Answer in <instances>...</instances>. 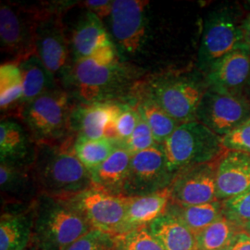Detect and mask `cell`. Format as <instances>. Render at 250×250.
Listing matches in <instances>:
<instances>
[{
    "instance_id": "8d00e7d4",
    "label": "cell",
    "mask_w": 250,
    "mask_h": 250,
    "mask_svg": "<svg viewBox=\"0 0 250 250\" xmlns=\"http://www.w3.org/2000/svg\"><path fill=\"white\" fill-rule=\"evenodd\" d=\"M83 6L86 8V10L88 12L94 13L100 20H103L105 18H109L112 9V1L87 0L83 2Z\"/></svg>"
},
{
    "instance_id": "d6986e66",
    "label": "cell",
    "mask_w": 250,
    "mask_h": 250,
    "mask_svg": "<svg viewBox=\"0 0 250 250\" xmlns=\"http://www.w3.org/2000/svg\"><path fill=\"white\" fill-rule=\"evenodd\" d=\"M70 42L73 61L97 57L116 49L102 20L88 11L74 27Z\"/></svg>"
},
{
    "instance_id": "b9f144b4",
    "label": "cell",
    "mask_w": 250,
    "mask_h": 250,
    "mask_svg": "<svg viewBox=\"0 0 250 250\" xmlns=\"http://www.w3.org/2000/svg\"><path fill=\"white\" fill-rule=\"evenodd\" d=\"M247 88H248V90H249V92H250V80H249V83H248V85H247Z\"/></svg>"
},
{
    "instance_id": "603a6c76",
    "label": "cell",
    "mask_w": 250,
    "mask_h": 250,
    "mask_svg": "<svg viewBox=\"0 0 250 250\" xmlns=\"http://www.w3.org/2000/svg\"><path fill=\"white\" fill-rule=\"evenodd\" d=\"M131 159L132 154L119 146L101 165L90 172L93 188L124 196Z\"/></svg>"
},
{
    "instance_id": "4fadbf2b",
    "label": "cell",
    "mask_w": 250,
    "mask_h": 250,
    "mask_svg": "<svg viewBox=\"0 0 250 250\" xmlns=\"http://www.w3.org/2000/svg\"><path fill=\"white\" fill-rule=\"evenodd\" d=\"M244 42L242 24L227 11L207 19L198 51V66L206 74L216 63Z\"/></svg>"
},
{
    "instance_id": "4dcf8cb0",
    "label": "cell",
    "mask_w": 250,
    "mask_h": 250,
    "mask_svg": "<svg viewBox=\"0 0 250 250\" xmlns=\"http://www.w3.org/2000/svg\"><path fill=\"white\" fill-rule=\"evenodd\" d=\"M114 250H165L147 227L114 235Z\"/></svg>"
},
{
    "instance_id": "277c9868",
    "label": "cell",
    "mask_w": 250,
    "mask_h": 250,
    "mask_svg": "<svg viewBox=\"0 0 250 250\" xmlns=\"http://www.w3.org/2000/svg\"><path fill=\"white\" fill-rule=\"evenodd\" d=\"M74 105L69 91L45 92L21 108V118L36 144L61 143L72 131Z\"/></svg>"
},
{
    "instance_id": "52a82bcc",
    "label": "cell",
    "mask_w": 250,
    "mask_h": 250,
    "mask_svg": "<svg viewBox=\"0 0 250 250\" xmlns=\"http://www.w3.org/2000/svg\"><path fill=\"white\" fill-rule=\"evenodd\" d=\"M36 53L58 83L65 86L72 69L71 42L65 35L59 11L40 9L36 34Z\"/></svg>"
},
{
    "instance_id": "f35d334b",
    "label": "cell",
    "mask_w": 250,
    "mask_h": 250,
    "mask_svg": "<svg viewBox=\"0 0 250 250\" xmlns=\"http://www.w3.org/2000/svg\"><path fill=\"white\" fill-rule=\"evenodd\" d=\"M242 30L244 35V42L250 46V14L245 19L242 23Z\"/></svg>"
},
{
    "instance_id": "ee69618b",
    "label": "cell",
    "mask_w": 250,
    "mask_h": 250,
    "mask_svg": "<svg viewBox=\"0 0 250 250\" xmlns=\"http://www.w3.org/2000/svg\"></svg>"
},
{
    "instance_id": "484cf974",
    "label": "cell",
    "mask_w": 250,
    "mask_h": 250,
    "mask_svg": "<svg viewBox=\"0 0 250 250\" xmlns=\"http://www.w3.org/2000/svg\"><path fill=\"white\" fill-rule=\"evenodd\" d=\"M131 102L136 107L139 115L149 126L155 141L159 145H163L180 125L154 100L145 96L137 88Z\"/></svg>"
},
{
    "instance_id": "ba28073f",
    "label": "cell",
    "mask_w": 250,
    "mask_h": 250,
    "mask_svg": "<svg viewBox=\"0 0 250 250\" xmlns=\"http://www.w3.org/2000/svg\"><path fill=\"white\" fill-rule=\"evenodd\" d=\"M147 8L148 2L143 0L112 1L111 40L122 60L143 51L148 31Z\"/></svg>"
},
{
    "instance_id": "d590c367",
    "label": "cell",
    "mask_w": 250,
    "mask_h": 250,
    "mask_svg": "<svg viewBox=\"0 0 250 250\" xmlns=\"http://www.w3.org/2000/svg\"><path fill=\"white\" fill-rule=\"evenodd\" d=\"M222 146L225 150L250 154V119L222 137Z\"/></svg>"
},
{
    "instance_id": "30bf717a",
    "label": "cell",
    "mask_w": 250,
    "mask_h": 250,
    "mask_svg": "<svg viewBox=\"0 0 250 250\" xmlns=\"http://www.w3.org/2000/svg\"><path fill=\"white\" fill-rule=\"evenodd\" d=\"M93 229L118 235L125 222L128 197L92 188L67 199Z\"/></svg>"
},
{
    "instance_id": "7a4b0ae2",
    "label": "cell",
    "mask_w": 250,
    "mask_h": 250,
    "mask_svg": "<svg viewBox=\"0 0 250 250\" xmlns=\"http://www.w3.org/2000/svg\"><path fill=\"white\" fill-rule=\"evenodd\" d=\"M32 170L39 194L69 199L93 187L89 170L74 154L70 139L36 144Z\"/></svg>"
},
{
    "instance_id": "d4e9b609",
    "label": "cell",
    "mask_w": 250,
    "mask_h": 250,
    "mask_svg": "<svg viewBox=\"0 0 250 250\" xmlns=\"http://www.w3.org/2000/svg\"><path fill=\"white\" fill-rule=\"evenodd\" d=\"M147 228L165 250H198L197 235L176 217L167 212Z\"/></svg>"
},
{
    "instance_id": "cb8c5ba5",
    "label": "cell",
    "mask_w": 250,
    "mask_h": 250,
    "mask_svg": "<svg viewBox=\"0 0 250 250\" xmlns=\"http://www.w3.org/2000/svg\"><path fill=\"white\" fill-rule=\"evenodd\" d=\"M13 62L18 64L22 77L23 94L21 100V107L45 92L61 87L36 52Z\"/></svg>"
},
{
    "instance_id": "ac0fdd59",
    "label": "cell",
    "mask_w": 250,
    "mask_h": 250,
    "mask_svg": "<svg viewBox=\"0 0 250 250\" xmlns=\"http://www.w3.org/2000/svg\"><path fill=\"white\" fill-rule=\"evenodd\" d=\"M0 188L3 207L32 205L39 195L32 164L0 162Z\"/></svg>"
},
{
    "instance_id": "8992f818",
    "label": "cell",
    "mask_w": 250,
    "mask_h": 250,
    "mask_svg": "<svg viewBox=\"0 0 250 250\" xmlns=\"http://www.w3.org/2000/svg\"><path fill=\"white\" fill-rule=\"evenodd\" d=\"M138 91L154 100L179 125L197 121V110L206 90L198 81L184 75H161Z\"/></svg>"
},
{
    "instance_id": "74e56055",
    "label": "cell",
    "mask_w": 250,
    "mask_h": 250,
    "mask_svg": "<svg viewBox=\"0 0 250 250\" xmlns=\"http://www.w3.org/2000/svg\"><path fill=\"white\" fill-rule=\"evenodd\" d=\"M230 250H250V233L240 230L233 238Z\"/></svg>"
},
{
    "instance_id": "83f0119b",
    "label": "cell",
    "mask_w": 250,
    "mask_h": 250,
    "mask_svg": "<svg viewBox=\"0 0 250 250\" xmlns=\"http://www.w3.org/2000/svg\"><path fill=\"white\" fill-rule=\"evenodd\" d=\"M119 146L120 145L112 139H87L76 136L73 142V151L82 164L91 172L106 161Z\"/></svg>"
},
{
    "instance_id": "7402d4cb",
    "label": "cell",
    "mask_w": 250,
    "mask_h": 250,
    "mask_svg": "<svg viewBox=\"0 0 250 250\" xmlns=\"http://www.w3.org/2000/svg\"><path fill=\"white\" fill-rule=\"evenodd\" d=\"M36 144L22 125L12 120L0 124V162L33 164Z\"/></svg>"
},
{
    "instance_id": "7c38bea8",
    "label": "cell",
    "mask_w": 250,
    "mask_h": 250,
    "mask_svg": "<svg viewBox=\"0 0 250 250\" xmlns=\"http://www.w3.org/2000/svg\"><path fill=\"white\" fill-rule=\"evenodd\" d=\"M174 175L161 145L132 155L124 196L139 197L158 192L170 185Z\"/></svg>"
},
{
    "instance_id": "f546056e",
    "label": "cell",
    "mask_w": 250,
    "mask_h": 250,
    "mask_svg": "<svg viewBox=\"0 0 250 250\" xmlns=\"http://www.w3.org/2000/svg\"><path fill=\"white\" fill-rule=\"evenodd\" d=\"M22 77L15 62L4 63L0 67V107L6 111L15 105H21L22 98Z\"/></svg>"
},
{
    "instance_id": "3957f363",
    "label": "cell",
    "mask_w": 250,
    "mask_h": 250,
    "mask_svg": "<svg viewBox=\"0 0 250 250\" xmlns=\"http://www.w3.org/2000/svg\"><path fill=\"white\" fill-rule=\"evenodd\" d=\"M32 211V243L39 250H65L93 229L67 199L39 194Z\"/></svg>"
},
{
    "instance_id": "9c48e42d",
    "label": "cell",
    "mask_w": 250,
    "mask_h": 250,
    "mask_svg": "<svg viewBox=\"0 0 250 250\" xmlns=\"http://www.w3.org/2000/svg\"><path fill=\"white\" fill-rule=\"evenodd\" d=\"M196 118L214 134L224 137L250 120V101L243 95L208 88L200 100Z\"/></svg>"
},
{
    "instance_id": "5b68a950",
    "label": "cell",
    "mask_w": 250,
    "mask_h": 250,
    "mask_svg": "<svg viewBox=\"0 0 250 250\" xmlns=\"http://www.w3.org/2000/svg\"><path fill=\"white\" fill-rule=\"evenodd\" d=\"M161 146L173 175L190 166L218 160L225 150L222 137L197 121L179 125Z\"/></svg>"
},
{
    "instance_id": "d6a6232c",
    "label": "cell",
    "mask_w": 250,
    "mask_h": 250,
    "mask_svg": "<svg viewBox=\"0 0 250 250\" xmlns=\"http://www.w3.org/2000/svg\"><path fill=\"white\" fill-rule=\"evenodd\" d=\"M139 119L140 115L132 102L123 104V107L114 122V133L117 143L119 145L124 143L133 134Z\"/></svg>"
},
{
    "instance_id": "7bdbcfd3",
    "label": "cell",
    "mask_w": 250,
    "mask_h": 250,
    "mask_svg": "<svg viewBox=\"0 0 250 250\" xmlns=\"http://www.w3.org/2000/svg\"><path fill=\"white\" fill-rule=\"evenodd\" d=\"M230 250V248H229V247H228V248H226V249H224V250Z\"/></svg>"
},
{
    "instance_id": "e575fe53",
    "label": "cell",
    "mask_w": 250,
    "mask_h": 250,
    "mask_svg": "<svg viewBox=\"0 0 250 250\" xmlns=\"http://www.w3.org/2000/svg\"><path fill=\"white\" fill-rule=\"evenodd\" d=\"M155 145H157V143L149 126L140 116L133 134L125 142L121 144L120 146L134 155L135 153L150 148Z\"/></svg>"
},
{
    "instance_id": "60d3db41",
    "label": "cell",
    "mask_w": 250,
    "mask_h": 250,
    "mask_svg": "<svg viewBox=\"0 0 250 250\" xmlns=\"http://www.w3.org/2000/svg\"><path fill=\"white\" fill-rule=\"evenodd\" d=\"M244 231H246V232H248L249 233H250V224H249V225L244 229Z\"/></svg>"
},
{
    "instance_id": "836d02e7",
    "label": "cell",
    "mask_w": 250,
    "mask_h": 250,
    "mask_svg": "<svg viewBox=\"0 0 250 250\" xmlns=\"http://www.w3.org/2000/svg\"><path fill=\"white\" fill-rule=\"evenodd\" d=\"M114 235L92 229L72 243L65 250H114Z\"/></svg>"
},
{
    "instance_id": "ab89813d",
    "label": "cell",
    "mask_w": 250,
    "mask_h": 250,
    "mask_svg": "<svg viewBox=\"0 0 250 250\" xmlns=\"http://www.w3.org/2000/svg\"><path fill=\"white\" fill-rule=\"evenodd\" d=\"M39 250L37 248H36V246L32 243L31 245H30V247L29 248H27L26 250Z\"/></svg>"
},
{
    "instance_id": "44dd1931",
    "label": "cell",
    "mask_w": 250,
    "mask_h": 250,
    "mask_svg": "<svg viewBox=\"0 0 250 250\" xmlns=\"http://www.w3.org/2000/svg\"><path fill=\"white\" fill-rule=\"evenodd\" d=\"M170 201L169 187L148 195L128 197L127 211L120 234L147 227L166 212Z\"/></svg>"
},
{
    "instance_id": "5bb4252c",
    "label": "cell",
    "mask_w": 250,
    "mask_h": 250,
    "mask_svg": "<svg viewBox=\"0 0 250 250\" xmlns=\"http://www.w3.org/2000/svg\"><path fill=\"white\" fill-rule=\"evenodd\" d=\"M169 189L170 202L176 205H202L217 201L216 162L202 163L179 170Z\"/></svg>"
},
{
    "instance_id": "8fae6325",
    "label": "cell",
    "mask_w": 250,
    "mask_h": 250,
    "mask_svg": "<svg viewBox=\"0 0 250 250\" xmlns=\"http://www.w3.org/2000/svg\"><path fill=\"white\" fill-rule=\"evenodd\" d=\"M40 9L2 3L0 7V42L6 53L18 61L36 52V34Z\"/></svg>"
},
{
    "instance_id": "ffe728a7",
    "label": "cell",
    "mask_w": 250,
    "mask_h": 250,
    "mask_svg": "<svg viewBox=\"0 0 250 250\" xmlns=\"http://www.w3.org/2000/svg\"><path fill=\"white\" fill-rule=\"evenodd\" d=\"M32 205L3 207L0 250H25L30 247L33 241Z\"/></svg>"
},
{
    "instance_id": "4316f807",
    "label": "cell",
    "mask_w": 250,
    "mask_h": 250,
    "mask_svg": "<svg viewBox=\"0 0 250 250\" xmlns=\"http://www.w3.org/2000/svg\"><path fill=\"white\" fill-rule=\"evenodd\" d=\"M166 212L176 217L197 235L223 215V203L217 200L202 205L180 206L170 202Z\"/></svg>"
},
{
    "instance_id": "6da1fadb",
    "label": "cell",
    "mask_w": 250,
    "mask_h": 250,
    "mask_svg": "<svg viewBox=\"0 0 250 250\" xmlns=\"http://www.w3.org/2000/svg\"><path fill=\"white\" fill-rule=\"evenodd\" d=\"M137 71L124 62L116 49L97 57L73 61L69 78L65 83L69 93L80 104L105 102L128 103L133 99Z\"/></svg>"
},
{
    "instance_id": "e0dca14e",
    "label": "cell",
    "mask_w": 250,
    "mask_h": 250,
    "mask_svg": "<svg viewBox=\"0 0 250 250\" xmlns=\"http://www.w3.org/2000/svg\"><path fill=\"white\" fill-rule=\"evenodd\" d=\"M250 189V154L226 150L216 162V197L224 201Z\"/></svg>"
},
{
    "instance_id": "f1b7e54d",
    "label": "cell",
    "mask_w": 250,
    "mask_h": 250,
    "mask_svg": "<svg viewBox=\"0 0 250 250\" xmlns=\"http://www.w3.org/2000/svg\"><path fill=\"white\" fill-rule=\"evenodd\" d=\"M240 231L224 214L197 234L198 250H222L231 246Z\"/></svg>"
},
{
    "instance_id": "1f68e13d",
    "label": "cell",
    "mask_w": 250,
    "mask_h": 250,
    "mask_svg": "<svg viewBox=\"0 0 250 250\" xmlns=\"http://www.w3.org/2000/svg\"><path fill=\"white\" fill-rule=\"evenodd\" d=\"M222 203L223 214L238 229L244 230L250 224V189Z\"/></svg>"
},
{
    "instance_id": "9a60e30c",
    "label": "cell",
    "mask_w": 250,
    "mask_h": 250,
    "mask_svg": "<svg viewBox=\"0 0 250 250\" xmlns=\"http://www.w3.org/2000/svg\"><path fill=\"white\" fill-rule=\"evenodd\" d=\"M124 103L105 102L76 105L72 115V131L87 139L115 140L114 122Z\"/></svg>"
},
{
    "instance_id": "2e32d148",
    "label": "cell",
    "mask_w": 250,
    "mask_h": 250,
    "mask_svg": "<svg viewBox=\"0 0 250 250\" xmlns=\"http://www.w3.org/2000/svg\"><path fill=\"white\" fill-rule=\"evenodd\" d=\"M250 77V48L246 43L226 55L207 73L208 88L242 95Z\"/></svg>"
}]
</instances>
